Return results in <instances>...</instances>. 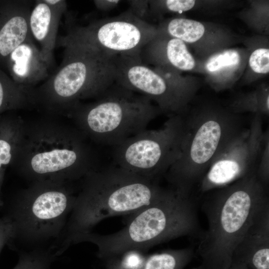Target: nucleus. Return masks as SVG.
Wrapping results in <instances>:
<instances>
[{
	"instance_id": "nucleus-8",
	"label": "nucleus",
	"mask_w": 269,
	"mask_h": 269,
	"mask_svg": "<svg viewBox=\"0 0 269 269\" xmlns=\"http://www.w3.org/2000/svg\"><path fill=\"white\" fill-rule=\"evenodd\" d=\"M152 101L115 82L90 102H81L66 117L93 143L113 147L146 130L160 113Z\"/></svg>"
},
{
	"instance_id": "nucleus-25",
	"label": "nucleus",
	"mask_w": 269,
	"mask_h": 269,
	"mask_svg": "<svg viewBox=\"0 0 269 269\" xmlns=\"http://www.w3.org/2000/svg\"><path fill=\"white\" fill-rule=\"evenodd\" d=\"M14 235V228L11 220L7 216L0 218V253L5 245H9Z\"/></svg>"
},
{
	"instance_id": "nucleus-19",
	"label": "nucleus",
	"mask_w": 269,
	"mask_h": 269,
	"mask_svg": "<svg viewBox=\"0 0 269 269\" xmlns=\"http://www.w3.org/2000/svg\"><path fill=\"white\" fill-rule=\"evenodd\" d=\"M32 93L0 68V116L11 111L34 108Z\"/></svg>"
},
{
	"instance_id": "nucleus-27",
	"label": "nucleus",
	"mask_w": 269,
	"mask_h": 269,
	"mask_svg": "<svg viewBox=\"0 0 269 269\" xmlns=\"http://www.w3.org/2000/svg\"><path fill=\"white\" fill-rule=\"evenodd\" d=\"M119 0H96L94 1L96 6L98 8H102L106 6H114L117 3H119Z\"/></svg>"
},
{
	"instance_id": "nucleus-1",
	"label": "nucleus",
	"mask_w": 269,
	"mask_h": 269,
	"mask_svg": "<svg viewBox=\"0 0 269 269\" xmlns=\"http://www.w3.org/2000/svg\"><path fill=\"white\" fill-rule=\"evenodd\" d=\"M67 222L56 245L58 255L76 236L92 232L103 220L133 214L163 196L169 188L159 180L138 175L114 163L99 167L80 180Z\"/></svg>"
},
{
	"instance_id": "nucleus-29",
	"label": "nucleus",
	"mask_w": 269,
	"mask_h": 269,
	"mask_svg": "<svg viewBox=\"0 0 269 269\" xmlns=\"http://www.w3.org/2000/svg\"><path fill=\"white\" fill-rule=\"evenodd\" d=\"M13 269H29L24 263L20 261H18L17 265Z\"/></svg>"
},
{
	"instance_id": "nucleus-12",
	"label": "nucleus",
	"mask_w": 269,
	"mask_h": 269,
	"mask_svg": "<svg viewBox=\"0 0 269 269\" xmlns=\"http://www.w3.org/2000/svg\"><path fill=\"white\" fill-rule=\"evenodd\" d=\"M116 82L133 92L155 101L161 111L169 117L182 115L185 94L170 85L155 70L142 63L140 57L116 56Z\"/></svg>"
},
{
	"instance_id": "nucleus-23",
	"label": "nucleus",
	"mask_w": 269,
	"mask_h": 269,
	"mask_svg": "<svg viewBox=\"0 0 269 269\" xmlns=\"http://www.w3.org/2000/svg\"><path fill=\"white\" fill-rule=\"evenodd\" d=\"M257 175L262 183L269 187V134L265 131L264 144L257 168Z\"/></svg>"
},
{
	"instance_id": "nucleus-24",
	"label": "nucleus",
	"mask_w": 269,
	"mask_h": 269,
	"mask_svg": "<svg viewBox=\"0 0 269 269\" xmlns=\"http://www.w3.org/2000/svg\"><path fill=\"white\" fill-rule=\"evenodd\" d=\"M249 65L256 73L266 74L269 72V50L259 48L250 55Z\"/></svg>"
},
{
	"instance_id": "nucleus-4",
	"label": "nucleus",
	"mask_w": 269,
	"mask_h": 269,
	"mask_svg": "<svg viewBox=\"0 0 269 269\" xmlns=\"http://www.w3.org/2000/svg\"><path fill=\"white\" fill-rule=\"evenodd\" d=\"M199 198L171 188L163 196L132 216L126 226L109 235L92 232L75 237L72 245L90 242L102 260L127 252H144L158 244L183 236L196 239L201 233L198 217Z\"/></svg>"
},
{
	"instance_id": "nucleus-14",
	"label": "nucleus",
	"mask_w": 269,
	"mask_h": 269,
	"mask_svg": "<svg viewBox=\"0 0 269 269\" xmlns=\"http://www.w3.org/2000/svg\"><path fill=\"white\" fill-rule=\"evenodd\" d=\"M53 67L54 59L44 56L33 40L22 43L10 53L5 72L15 83L33 92L36 85L48 78Z\"/></svg>"
},
{
	"instance_id": "nucleus-20",
	"label": "nucleus",
	"mask_w": 269,
	"mask_h": 269,
	"mask_svg": "<svg viewBox=\"0 0 269 269\" xmlns=\"http://www.w3.org/2000/svg\"><path fill=\"white\" fill-rule=\"evenodd\" d=\"M168 34L172 37L187 43L200 39L205 32L204 25L200 22L184 18L171 20L167 26Z\"/></svg>"
},
{
	"instance_id": "nucleus-7",
	"label": "nucleus",
	"mask_w": 269,
	"mask_h": 269,
	"mask_svg": "<svg viewBox=\"0 0 269 269\" xmlns=\"http://www.w3.org/2000/svg\"><path fill=\"white\" fill-rule=\"evenodd\" d=\"M76 192L71 183L41 180L31 182L16 196L4 215L14 228L8 245L31 250L52 248L59 240L74 207Z\"/></svg>"
},
{
	"instance_id": "nucleus-22",
	"label": "nucleus",
	"mask_w": 269,
	"mask_h": 269,
	"mask_svg": "<svg viewBox=\"0 0 269 269\" xmlns=\"http://www.w3.org/2000/svg\"><path fill=\"white\" fill-rule=\"evenodd\" d=\"M240 60V55L236 50H228L210 58L206 64V68L210 72H214L225 67L236 65Z\"/></svg>"
},
{
	"instance_id": "nucleus-26",
	"label": "nucleus",
	"mask_w": 269,
	"mask_h": 269,
	"mask_svg": "<svg viewBox=\"0 0 269 269\" xmlns=\"http://www.w3.org/2000/svg\"><path fill=\"white\" fill-rule=\"evenodd\" d=\"M165 5L168 10L173 12L181 13L192 8L195 1L193 0H167Z\"/></svg>"
},
{
	"instance_id": "nucleus-15",
	"label": "nucleus",
	"mask_w": 269,
	"mask_h": 269,
	"mask_svg": "<svg viewBox=\"0 0 269 269\" xmlns=\"http://www.w3.org/2000/svg\"><path fill=\"white\" fill-rule=\"evenodd\" d=\"M67 2L64 0L34 1L29 18V26L33 39L40 45L44 56L54 59L53 51L57 42L60 19L66 13Z\"/></svg>"
},
{
	"instance_id": "nucleus-11",
	"label": "nucleus",
	"mask_w": 269,
	"mask_h": 269,
	"mask_svg": "<svg viewBox=\"0 0 269 269\" xmlns=\"http://www.w3.org/2000/svg\"><path fill=\"white\" fill-rule=\"evenodd\" d=\"M265 131L256 114L236 140L211 165L198 186L203 195L257 172Z\"/></svg>"
},
{
	"instance_id": "nucleus-28",
	"label": "nucleus",
	"mask_w": 269,
	"mask_h": 269,
	"mask_svg": "<svg viewBox=\"0 0 269 269\" xmlns=\"http://www.w3.org/2000/svg\"><path fill=\"white\" fill-rule=\"evenodd\" d=\"M228 269H250L244 263L232 259L231 265Z\"/></svg>"
},
{
	"instance_id": "nucleus-5",
	"label": "nucleus",
	"mask_w": 269,
	"mask_h": 269,
	"mask_svg": "<svg viewBox=\"0 0 269 269\" xmlns=\"http://www.w3.org/2000/svg\"><path fill=\"white\" fill-rule=\"evenodd\" d=\"M57 43L64 48L62 62L34 89L32 96L34 108L45 114L66 117L77 105L96 99L116 82L115 56L64 36Z\"/></svg>"
},
{
	"instance_id": "nucleus-6",
	"label": "nucleus",
	"mask_w": 269,
	"mask_h": 269,
	"mask_svg": "<svg viewBox=\"0 0 269 269\" xmlns=\"http://www.w3.org/2000/svg\"><path fill=\"white\" fill-rule=\"evenodd\" d=\"M182 116L185 135L181 154L164 177L170 188L189 196L195 195L211 165L246 128L235 114L219 109Z\"/></svg>"
},
{
	"instance_id": "nucleus-18",
	"label": "nucleus",
	"mask_w": 269,
	"mask_h": 269,
	"mask_svg": "<svg viewBox=\"0 0 269 269\" xmlns=\"http://www.w3.org/2000/svg\"><path fill=\"white\" fill-rule=\"evenodd\" d=\"M196 257L194 245L144 256L130 269H184Z\"/></svg>"
},
{
	"instance_id": "nucleus-9",
	"label": "nucleus",
	"mask_w": 269,
	"mask_h": 269,
	"mask_svg": "<svg viewBox=\"0 0 269 269\" xmlns=\"http://www.w3.org/2000/svg\"><path fill=\"white\" fill-rule=\"evenodd\" d=\"M185 135L182 115L170 116L160 128L145 130L113 147V163L159 180L179 157Z\"/></svg>"
},
{
	"instance_id": "nucleus-21",
	"label": "nucleus",
	"mask_w": 269,
	"mask_h": 269,
	"mask_svg": "<svg viewBox=\"0 0 269 269\" xmlns=\"http://www.w3.org/2000/svg\"><path fill=\"white\" fill-rule=\"evenodd\" d=\"M165 53L168 62L178 69L188 71L195 66L193 57L188 51L185 43L178 39L173 37L168 41Z\"/></svg>"
},
{
	"instance_id": "nucleus-30",
	"label": "nucleus",
	"mask_w": 269,
	"mask_h": 269,
	"mask_svg": "<svg viewBox=\"0 0 269 269\" xmlns=\"http://www.w3.org/2000/svg\"><path fill=\"white\" fill-rule=\"evenodd\" d=\"M3 201L2 198H0V208H1L3 206Z\"/></svg>"
},
{
	"instance_id": "nucleus-2",
	"label": "nucleus",
	"mask_w": 269,
	"mask_h": 269,
	"mask_svg": "<svg viewBox=\"0 0 269 269\" xmlns=\"http://www.w3.org/2000/svg\"><path fill=\"white\" fill-rule=\"evenodd\" d=\"M205 194L200 206L208 228L196 239L195 255L201 263L191 269H228L237 246L269 203V187L255 172Z\"/></svg>"
},
{
	"instance_id": "nucleus-10",
	"label": "nucleus",
	"mask_w": 269,
	"mask_h": 269,
	"mask_svg": "<svg viewBox=\"0 0 269 269\" xmlns=\"http://www.w3.org/2000/svg\"><path fill=\"white\" fill-rule=\"evenodd\" d=\"M67 26L64 36L89 44L112 56L139 57L143 48L156 34L152 26L131 11L85 26H75L69 22Z\"/></svg>"
},
{
	"instance_id": "nucleus-17",
	"label": "nucleus",
	"mask_w": 269,
	"mask_h": 269,
	"mask_svg": "<svg viewBox=\"0 0 269 269\" xmlns=\"http://www.w3.org/2000/svg\"><path fill=\"white\" fill-rule=\"evenodd\" d=\"M26 122L17 115L3 114L0 116V198L7 168L12 166L21 148Z\"/></svg>"
},
{
	"instance_id": "nucleus-3",
	"label": "nucleus",
	"mask_w": 269,
	"mask_h": 269,
	"mask_svg": "<svg viewBox=\"0 0 269 269\" xmlns=\"http://www.w3.org/2000/svg\"><path fill=\"white\" fill-rule=\"evenodd\" d=\"M58 117L44 114L25 123L23 142L12 166L31 182L71 183L99 167L92 141Z\"/></svg>"
},
{
	"instance_id": "nucleus-13",
	"label": "nucleus",
	"mask_w": 269,
	"mask_h": 269,
	"mask_svg": "<svg viewBox=\"0 0 269 269\" xmlns=\"http://www.w3.org/2000/svg\"><path fill=\"white\" fill-rule=\"evenodd\" d=\"M32 3L28 0H0V68L4 71L10 53L33 40L29 26Z\"/></svg>"
},
{
	"instance_id": "nucleus-16",
	"label": "nucleus",
	"mask_w": 269,
	"mask_h": 269,
	"mask_svg": "<svg viewBox=\"0 0 269 269\" xmlns=\"http://www.w3.org/2000/svg\"><path fill=\"white\" fill-rule=\"evenodd\" d=\"M250 269H269V203L258 214L233 256Z\"/></svg>"
}]
</instances>
